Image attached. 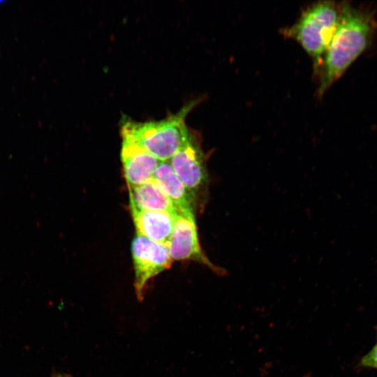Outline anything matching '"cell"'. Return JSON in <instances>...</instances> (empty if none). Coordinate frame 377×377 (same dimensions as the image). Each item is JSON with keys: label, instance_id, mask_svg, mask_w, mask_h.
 <instances>
[{"label": "cell", "instance_id": "1", "mask_svg": "<svg viewBox=\"0 0 377 377\" xmlns=\"http://www.w3.org/2000/svg\"><path fill=\"white\" fill-rule=\"evenodd\" d=\"M377 24L372 13L344 2L335 33L318 71V94L323 96L369 47Z\"/></svg>", "mask_w": 377, "mask_h": 377}, {"label": "cell", "instance_id": "2", "mask_svg": "<svg viewBox=\"0 0 377 377\" xmlns=\"http://www.w3.org/2000/svg\"><path fill=\"white\" fill-rule=\"evenodd\" d=\"M198 100L187 103L175 114L160 120L137 121L122 118V141L142 147L160 161H168L177 152L188 135L185 119Z\"/></svg>", "mask_w": 377, "mask_h": 377}, {"label": "cell", "instance_id": "3", "mask_svg": "<svg viewBox=\"0 0 377 377\" xmlns=\"http://www.w3.org/2000/svg\"><path fill=\"white\" fill-rule=\"evenodd\" d=\"M341 15V4L334 1L316 2L303 10L296 22L281 31L296 40L311 58L317 71L335 33Z\"/></svg>", "mask_w": 377, "mask_h": 377}, {"label": "cell", "instance_id": "4", "mask_svg": "<svg viewBox=\"0 0 377 377\" xmlns=\"http://www.w3.org/2000/svg\"><path fill=\"white\" fill-rule=\"evenodd\" d=\"M135 272L134 288L139 300L144 297L148 282L172 265L166 245L155 242L137 234L131 244Z\"/></svg>", "mask_w": 377, "mask_h": 377}, {"label": "cell", "instance_id": "5", "mask_svg": "<svg viewBox=\"0 0 377 377\" xmlns=\"http://www.w3.org/2000/svg\"><path fill=\"white\" fill-rule=\"evenodd\" d=\"M167 246L172 260L195 261L207 266L218 274H225V270L212 263L202 249L195 213L177 211Z\"/></svg>", "mask_w": 377, "mask_h": 377}, {"label": "cell", "instance_id": "6", "mask_svg": "<svg viewBox=\"0 0 377 377\" xmlns=\"http://www.w3.org/2000/svg\"><path fill=\"white\" fill-rule=\"evenodd\" d=\"M168 162L176 175L195 196L198 192L206 187L208 176L205 156L199 140L191 130Z\"/></svg>", "mask_w": 377, "mask_h": 377}, {"label": "cell", "instance_id": "7", "mask_svg": "<svg viewBox=\"0 0 377 377\" xmlns=\"http://www.w3.org/2000/svg\"><path fill=\"white\" fill-rule=\"evenodd\" d=\"M121 159L128 186H136L151 181L161 162L136 145L122 141Z\"/></svg>", "mask_w": 377, "mask_h": 377}, {"label": "cell", "instance_id": "8", "mask_svg": "<svg viewBox=\"0 0 377 377\" xmlns=\"http://www.w3.org/2000/svg\"><path fill=\"white\" fill-rule=\"evenodd\" d=\"M153 180L171 200L177 211L195 213L196 196L182 182L168 161H161Z\"/></svg>", "mask_w": 377, "mask_h": 377}, {"label": "cell", "instance_id": "9", "mask_svg": "<svg viewBox=\"0 0 377 377\" xmlns=\"http://www.w3.org/2000/svg\"><path fill=\"white\" fill-rule=\"evenodd\" d=\"M131 211L137 234L155 242L168 245L176 214L162 211Z\"/></svg>", "mask_w": 377, "mask_h": 377}, {"label": "cell", "instance_id": "10", "mask_svg": "<svg viewBox=\"0 0 377 377\" xmlns=\"http://www.w3.org/2000/svg\"><path fill=\"white\" fill-rule=\"evenodd\" d=\"M131 210L177 212L171 200L152 179L136 186H128Z\"/></svg>", "mask_w": 377, "mask_h": 377}, {"label": "cell", "instance_id": "11", "mask_svg": "<svg viewBox=\"0 0 377 377\" xmlns=\"http://www.w3.org/2000/svg\"><path fill=\"white\" fill-rule=\"evenodd\" d=\"M359 367L377 369V343L360 359Z\"/></svg>", "mask_w": 377, "mask_h": 377}, {"label": "cell", "instance_id": "12", "mask_svg": "<svg viewBox=\"0 0 377 377\" xmlns=\"http://www.w3.org/2000/svg\"><path fill=\"white\" fill-rule=\"evenodd\" d=\"M57 377H66V376L58 375Z\"/></svg>", "mask_w": 377, "mask_h": 377}, {"label": "cell", "instance_id": "13", "mask_svg": "<svg viewBox=\"0 0 377 377\" xmlns=\"http://www.w3.org/2000/svg\"><path fill=\"white\" fill-rule=\"evenodd\" d=\"M376 336H377V331H376Z\"/></svg>", "mask_w": 377, "mask_h": 377}]
</instances>
